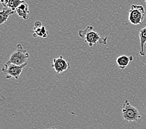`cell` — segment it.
Returning <instances> with one entry per match:
<instances>
[{
    "label": "cell",
    "instance_id": "cell-5",
    "mask_svg": "<svg viewBox=\"0 0 146 129\" xmlns=\"http://www.w3.org/2000/svg\"><path fill=\"white\" fill-rule=\"evenodd\" d=\"M122 113L124 119L129 122L137 121L141 118V114L137 108L132 106L128 100H126L124 103Z\"/></svg>",
    "mask_w": 146,
    "mask_h": 129
},
{
    "label": "cell",
    "instance_id": "cell-7",
    "mask_svg": "<svg viewBox=\"0 0 146 129\" xmlns=\"http://www.w3.org/2000/svg\"><path fill=\"white\" fill-rule=\"evenodd\" d=\"M16 12L18 15L22 17L24 20H27L29 17V5L25 1H24L21 5H19L16 9Z\"/></svg>",
    "mask_w": 146,
    "mask_h": 129
},
{
    "label": "cell",
    "instance_id": "cell-13",
    "mask_svg": "<svg viewBox=\"0 0 146 129\" xmlns=\"http://www.w3.org/2000/svg\"><path fill=\"white\" fill-rule=\"evenodd\" d=\"M6 1V0H0V1H1V3H3V2H5Z\"/></svg>",
    "mask_w": 146,
    "mask_h": 129
},
{
    "label": "cell",
    "instance_id": "cell-14",
    "mask_svg": "<svg viewBox=\"0 0 146 129\" xmlns=\"http://www.w3.org/2000/svg\"><path fill=\"white\" fill-rule=\"evenodd\" d=\"M48 129H57L56 128H55V127H50V128H48Z\"/></svg>",
    "mask_w": 146,
    "mask_h": 129
},
{
    "label": "cell",
    "instance_id": "cell-15",
    "mask_svg": "<svg viewBox=\"0 0 146 129\" xmlns=\"http://www.w3.org/2000/svg\"><path fill=\"white\" fill-rule=\"evenodd\" d=\"M145 3H146V0H145Z\"/></svg>",
    "mask_w": 146,
    "mask_h": 129
},
{
    "label": "cell",
    "instance_id": "cell-6",
    "mask_svg": "<svg viewBox=\"0 0 146 129\" xmlns=\"http://www.w3.org/2000/svg\"><path fill=\"white\" fill-rule=\"evenodd\" d=\"M52 68L57 74H61L70 68V64L63 57L60 56L53 60Z\"/></svg>",
    "mask_w": 146,
    "mask_h": 129
},
{
    "label": "cell",
    "instance_id": "cell-2",
    "mask_svg": "<svg viewBox=\"0 0 146 129\" xmlns=\"http://www.w3.org/2000/svg\"><path fill=\"white\" fill-rule=\"evenodd\" d=\"M29 56V54L23 47L22 45L18 44L16 50L11 54L9 60L6 63L13 64L17 65H22L26 64Z\"/></svg>",
    "mask_w": 146,
    "mask_h": 129
},
{
    "label": "cell",
    "instance_id": "cell-8",
    "mask_svg": "<svg viewBox=\"0 0 146 129\" xmlns=\"http://www.w3.org/2000/svg\"><path fill=\"white\" fill-rule=\"evenodd\" d=\"M133 56H126V55H121L116 59V64L118 67L121 69H124L126 68L130 62L133 60Z\"/></svg>",
    "mask_w": 146,
    "mask_h": 129
},
{
    "label": "cell",
    "instance_id": "cell-11",
    "mask_svg": "<svg viewBox=\"0 0 146 129\" xmlns=\"http://www.w3.org/2000/svg\"><path fill=\"white\" fill-rule=\"evenodd\" d=\"M24 2L23 0H6L2 4L3 7H8L11 9L13 11H16V9L18 7Z\"/></svg>",
    "mask_w": 146,
    "mask_h": 129
},
{
    "label": "cell",
    "instance_id": "cell-10",
    "mask_svg": "<svg viewBox=\"0 0 146 129\" xmlns=\"http://www.w3.org/2000/svg\"><path fill=\"white\" fill-rule=\"evenodd\" d=\"M139 36L141 43V50L139 52V54L141 56H145V51L144 50V47L146 43V26L140 30Z\"/></svg>",
    "mask_w": 146,
    "mask_h": 129
},
{
    "label": "cell",
    "instance_id": "cell-1",
    "mask_svg": "<svg viewBox=\"0 0 146 129\" xmlns=\"http://www.w3.org/2000/svg\"><path fill=\"white\" fill-rule=\"evenodd\" d=\"M80 37L85 39V42L88 43L90 47H93L97 43L106 45L107 44V37H102L100 34L94 30L93 27L88 26L85 30L78 31Z\"/></svg>",
    "mask_w": 146,
    "mask_h": 129
},
{
    "label": "cell",
    "instance_id": "cell-4",
    "mask_svg": "<svg viewBox=\"0 0 146 129\" xmlns=\"http://www.w3.org/2000/svg\"><path fill=\"white\" fill-rule=\"evenodd\" d=\"M27 63L22 65H17L13 64H6L2 68V71L6 76V79H8L11 78H15L18 79L21 75L23 69L26 67Z\"/></svg>",
    "mask_w": 146,
    "mask_h": 129
},
{
    "label": "cell",
    "instance_id": "cell-3",
    "mask_svg": "<svg viewBox=\"0 0 146 129\" xmlns=\"http://www.w3.org/2000/svg\"><path fill=\"white\" fill-rule=\"evenodd\" d=\"M145 11L143 6L133 5L129 12V21L133 25L141 24L145 18Z\"/></svg>",
    "mask_w": 146,
    "mask_h": 129
},
{
    "label": "cell",
    "instance_id": "cell-12",
    "mask_svg": "<svg viewBox=\"0 0 146 129\" xmlns=\"http://www.w3.org/2000/svg\"><path fill=\"white\" fill-rule=\"evenodd\" d=\"M48 36V33L46 30V27L42 26L41 27H35L34 28V33L33 37H42V38H47Z\"/></svg>",
    "mask_w": 146,
    "mask_h": 129
},
{
    "label": "cell",
    "instance_id": "cell-9",
    "mask_svg": "<svg viewBox=\"0 0 146 129\" xmlns=\"http://www.w3.org/2000/svg\"><path fill=\"white\" fill-rule=\"evenodd\" d=\"M15 13V11L8 7H3L2 11L0 13V24L2 25L7 22L9 17Z\"/></svg>",
    "mask_w": 146,
    "mask_h": 129
}]
</instances>
